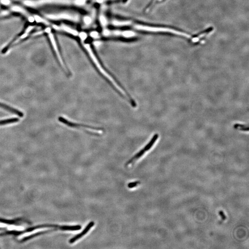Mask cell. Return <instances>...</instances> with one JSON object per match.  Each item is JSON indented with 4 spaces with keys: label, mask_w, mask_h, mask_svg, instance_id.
<instances>
[{
    "label": "cell",
    "mask_w": 249,
    "mask_h": 249,
    "mask_svg": "<svg viewBox=\"0 0 249 249\" xmlns=\"http://www.w3.org/2000/svg\"><path fill=\"white\" fill-rule=\"evenodd\" d=\"M219 214L221 216V218L222 220H225L226 219V216L225 215L224 213V212L222 211H220L219 212Z\"/></svg>",
    "instance_id": "obj_16"
},
{
    "label": "cell",
    "mask_w": 249,
    "mask_h": 249,
    "mask_svg": "<svg viewBox=\"0 0 249 249\" xmlns=\"http://www.w3.org/2000/svg\"><path fill=\"white\" fill-rule=\"evenodd\" d=\"M158 138H159V135L157 134H155L153 136L150 141L147 144L145 145V146L144 147L146 149L147 151H149L151 148L152 147L154 144H155V143H156V141L158 139Z\"/></svg>",
    "instance_id": "obj_9"
},
{
    "label": "cell",
    "mask_w": 249,
    "mask_h": 249,
    "mask_svg": "<svg viewBox=\"0 0 249 249\" xmlns=\"http://www.w3.org/2000/svg\"><path fill=\"white\" fill-rule=\"evenodd\" d=\"M146 152H147L146 150H145L144 148H143V149H142L141 150H140L137 153L136 155H135L132 158H131V159H130L127 162H126V165L128 166V165H129V164H131V163H133L134 162L136 161L138 159H139V158H140L141 157H142V156L144 155Z\"/></svg>",
    "instance_id": "obj_8"
},
{
    "label": "cell",
    "mask_w": 249,
    "mask_h": 249,
    "mask_svg": "<svg viewBox=\"0 0 249 249\" xmlns=\"http://www.w3.org/2000/svg\"><path fill=\"white\" fill-rule=\"evenodd\" d=\"M140 184V182L139 181L131 182V183H129L128 184V187L129 188H132L137 187V185Z\"/></svg>",
    "instance_id": "obj_14"
},
{
    "label": "cell",
    "mask_w": 249,
    "mask_h": 249,
    "mask_svg": "<svg viewBox=\"0 0 249 249\" xmlns=\"http://www.w3.org/2000/svg\"><path fill=\"white\" fill-rule=\"evenodd\" d=\"M60 229L65 231H77L81 229V225L64 226L60 227Z\"/></svg>",
    "instance_id": "obj_10"
},
{
    "label": "cell",
    "mask_w": 249,
    "mask_h": 249,
    "mask_svg": "<svg viewBox=\"0 0 249 249\" xmlns=\"http://www.w3.org/2000/svg\"><path fill=\"white\" fill-rule=\"evenodd\" d=\"M58 121L60 122H62L65 125L69 126L70 128H73L78 129L81 130H84L87 132L88 134H92L95 136H98L103 132V129L101 128H97V127H94L91 126L86 125L84 124H79L74 123L73 122L70 121L62 117H59L58 118Z\"/></svg>",
    "instance_id": "obj_3"
},
{
    "label": "cell",
    "mask_w": 249,
    "mask_h": 249,
    "mask_svg": "<svg viewBox=\"0 0 249 249\" xmlns=\"http://www.w3.org/2000/svg\"><path fill=\"white\" fill-rule=\"evenodd\" d=\"M234 128L236 129H238L242 131L248 132L249 131V128L248 126L242 124L237 123L234 126Z\"/></svg>",
    "instance_id": "obj_12"
},
{
    "label": "cell",
    "mask_w": 249,
    "mask_h": 249,
    "mask_svg": "<svg viewBox=\"0 0 249 249\" xmlns=\"http://www.w3.org/2000/svg\"><path fill=\"white\" fill-rule=\"evenodd\" d=\"M117 0H95L94 3H103L107 2H110V1H115Z\"/></svg>",
    "instance_id": "obj_15"
},
{
    "label": "cell",
    "mask_w": 249,
    "mask_h": 249,
    "mask_svg": "<svg viewBox=\"0 0 249 249\" xmlns=\"http://www.w3.org/2000/svg\"><path fill=\"white\" fill-rule=\"evenodd\" d=\"M95 225V222L94 221H91L86 226L85 228L84 229V230L80 234H79L77 235H75L74 237H73L72 238H71V240H69V243L70 244H73L77 241L78 240H79L80 238H81L82 237L85 236L87 233H88V232L90 231V229H91L92 227H93Z\"/></svg>",
    "instance_id": "obj_5"
},
{
    "label": "cell",
    "mask_w": 249,
    "mask_h": 249,
    "mask_svg": "<svg viewBox=\"0 0 249 249\" xmlns=\"http://www.w3.org/2000/svg\"><path fill=\"white\" fill-rule=\"evenodd\" d=\"M95 0H25L24 3L27 6L35 7L43 5H57L83 7Z\"/></svg>",
    "instance_id": "obj_1"
},
{
    "label": "cell",
    "mask_w": 249,
    "mask_h": 249,
    "mask_svg": "<svg viewBox=\"0 0 249 249\" xmlns=\"http://www.w3.org/2000/svg\"><path fill=\"white\" fill-rule=\"evenodd\" d=\"M8 230L21 231L24 230V227L17 226L13 225H8V227L7 228Z\"/></svg>",
    "instance_id": "obj_13"
},
{
    "label": "cell",
    "mask_w": 249,
    "mask_h": 249,
    "mask_svg": "<svg viewBox=\"0 0 249 249\" xmlns=\"http://www.w3.org/2000/svg\"><path fill=\"white\" fill-rule=\"evenodd\" d=\"M51 229V228H50V227H46V228H37V229H35V230L29 232L25 233V234H23L22 235H20L18 237V239L19 240H21L22 238L26 237H28V236H31V235H33L34 234L40 233V232H42L49 230H50Z\"/></svg>",
    "instance_id": "obj_7"
},
{
    "label": "cell",
    "mask_w": 249,
    "mask_h": 249,
    "mask_svg": "<svg viewBox=\"0 0 249 249\" xmlns=\"http://www.w3.org/2000/svg\"><path fill=\"white\" fill-rule=\"evenodd\" d=\"M33 28H34V27L32 26H29L28 27H27V28L26 30V31H25V32L24 33H23L21 35L19 36L17 38H16V39L14 40L12 42L11 44L4 48L3 50L2 51V53L3 54L6 53V52H7V50L11 48V46L15 45V44H16L17 43H18L20 41L23 40V39H25V38H26L29 35L30 32H31V31H32Z\"/></svg>",
    "instance_id": "obj_4"
},
{
    "label": "cell",
    "mask_w": 249,
    "mask_h": 249,
    "mask_svg": "<svg viewBox=\"0 0 249 249\" xmlns=\"http://www.w3.org/2000/svg\"><path fill=\"white\" fill-rule=\"evenodd\" d=\"M0 107L4 109V110L6 111H8L11 113H13L15 115H17L19 116V117H23L24 116V114L22 112L19 111V110L17 109H14L13 107H11L9 106L7 104H4L3 103H0Z\"/></svg>",
    "instance_id": "obj_6"
},
{
    "label": "cell",
    "mask_w": 249,
    "mask_h": 249,
    "mask_svg": "<svg viewBox=\"0 0 249 249\" xmlns=\"http://www.w3.org/2000/svg\"><path fill=\"white\" fill-rule=\"evenodd\" d=\"M19 121V119L18 118H13L7 119H3L0 121V126L5 125L11 123L18 122Z\"/></svg>",
    "instance_id": "obj_11"
},
{
    "label": "cell",
    "mask_w": 249,
    "mask_h": 249,
    "mask_svg": "<svg viewBox=\"0 0 249 249\" xmlns=\"http://www.w3.org/2000/svg\"><path fill=\"white\" fill-rule=\"evenodd\" d=\"M101 37L107 39L132 40L138 38V34L134 30L120 29H104L100 34Z\"/></svg>",
    "instance_id": "obj_2"
}]
</instances>
